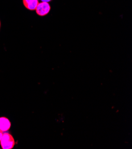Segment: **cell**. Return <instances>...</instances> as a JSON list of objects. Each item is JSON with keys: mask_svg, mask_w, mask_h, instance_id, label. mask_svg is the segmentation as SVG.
Returning a JSON list of instances; mask_svg holds the SVG:
<instances>
[{"mask_svg": "<svg viewBox=\"0 0 132 149\" xmlns=\"http://www.w3.org/2000/svg\"><path fill=\"white\" fill-rule=\"evenodd\" d=\"M0 144L3 149H12L15 146V140L10 134L3 132L2 138L0 140Z\"/></svg>", "mask_w": 132, "mask_h": 149, "instance_id": "obj_1", "label": "cell"}, {"mask_svg": "<svg viewBox=\"0 0 132 149\" xmlns=\"http://www.w3.org/2000/svg\"><path fill=\"white\" fill-rule=\"evenodd\" d=\"M35 11L39 16H45L50 11V6L49 3H39Z\"/></svg>", "mask_w": 132, "mask_h": 149, "instance_id": "obj_2", "label": "cell"}, {"mask_svg": "<svg viewBox=\"0 0 132 149\" xmlns=\"http://www.w3.org/2000/svg\"><path fill=\"white\" fill-rule=\"evenodd\" d=\"M11 124L10 121L6 117H0V130L5 132L8 131L11 128Z\"/></svg>", "mask_w": 132, "mask_h": 149, "instance_id": "obj_3", "label": "cell"}, {"mask_svg": "<svg viewBox=\"0 0 132 149\" xmlns=\"http://www.w3.org/2000/svg\"><path fill=\"white\" fill-rule=\"evenodd\" d=\"M24 7L28 10L34 11L39 4L38 0H23Z\"/></svg>", "mask_w": 132, "mask_h": 149, "instance_id": "obj_4", "label": "cell"}, {"mask_svg": "<svg viewBox=\"0 0 132 149\" xmlns=\"http://www.w3.org/2000/svg\"><path fill=\"white\" fill-rule=\"evenodd\" d=\"M41 1V2H45V3H49L50 1H51L52 0H40Z\"/></svg>", "mask_w": 132, "mask_h": 149, "instance_id": "obj_5", "label": "cell"}, {"mask_svg": "<svg viewBox=\"0 0 132 149\" xmlns=\"http://www.w3.org/2000/svg\"><path fill=\"white\" fill-rule=\"evenodd\" d=\"M3 134V132H2L1 130H0V140H1V139L2 138Z\"/></svg>", "mask_w": 132, "mask_h": 149, "instance_id": "obj_6", "label": "cell"}, {"mask_svg": "<svg viewBox=\"0 0 132 149\" xmlns=\"http://www.w3.org/2000/svg\"><path fill=\"white\" fill-rule=\"evenodd\" d=\"M0 28H1V21H0Z\"/></svg>", "mask_w": 132, "mask_h": 149, "instance_id": "obj_7", "label": "cell"}]
</instances>
